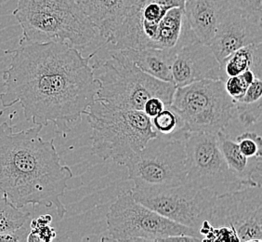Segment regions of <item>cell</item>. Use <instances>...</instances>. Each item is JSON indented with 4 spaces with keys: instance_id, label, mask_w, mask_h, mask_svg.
I'll list each match as a JSON object with an SVG mask.
<instances>
[{
    "instance_id": "6da1fadb",
    "label": "cell",
    "mask_w": 262,
    "mask_h": 242,
    "mask_svg": "<svg viewBox=\"0 0 262 242\" xmlns=\"http://www.w3.org/2000/svg\"><path fill=\"white\" fill-rule=\"evenodd\" d=\"M5 53L10 65L3 73L1 106L20 104L35 125L51 122L60 129L74 123L95 100L99 85L90 62L97 51L84 57L67 42L20 41L17 49Z\"/></svg>"
},
{
    "instance_id": "7a4b0ae2",
    "label": "cell",
    "mask_w": 262,
    "mask_h": 242,
    "mask_svg": "<svg viewBox=\"0 0 262 242\" xmlns=\"http://www.w3.org/2000/svg\"><path fill=\"white\" fill-rule=\"evenodd\" d=\"M42 129L14 131L7 122L0 124V194L19 209L54 207L61 220L67 210L61 198L73 172L61 164L54 139L40 137Z\"/></svg>"
},
{
    "instance_id": "3957f363",
    "label": "cell",
    "mask_w": 262,
    "mask_h": 242,
    "mask_svg": "<svg viewBox=\"0 0 262 242\" xmlns=\"http://www.w3.org/2000/svg\"><path fill=\"white\" fill-rule=\"evenodd\" d=\"M13 16L26 42H67L78 50L96 38V28L78 0H18Z\"/></svg>"
},
{
    "instance_id": "277c9868",
    "label": "cell",
    "mask_w": 262,
    "mask_h": 242,
    "mask_svg": "<svg viewBox=\"0 0 262 242\" xmlns=\"http://www.w3.org/2000/svg\"><path fill=\"white\" fill-rule=\"evenodd\" d=\"M84 115L91 128V152L103 160L125 166L157 136L143 111L117 108L95 98Z\"/></svg>"
},
{
    "instance_id": "5b68a950",
    "label": "cell",
    "mask_w": 262,
    "mask_h": 242,
    "mask_svg": "<svg viewBox=\"0 0 262 242\" xmlns=\"http://www.w3.org/2000/svg\"><path fill=\"white\" fill-rule=\"evenodd\" d=\"M91 67L99 85L96 99L117 108L138 111H142L151 97L160 98L167 107L171 105L175 84L148 75L120 51Z\"/></svg>"
},
{
    "instance_id": "8992f818",
    "label": "cell",
    "mask_w": 262,
    "mask_h": 242,
    "mask_svg": "<svg viewBox=\"0 0 262 242\" xmlns=\"http://www.w3.org/2000/svg\"><path fill=\"white\" fill-rule=\"evenodd\" d=\"M102 241H203L198 230L173 222L135 200L131 190L121 193L106 214Z\"/></svg>"
},
{
    "instance_id": "52a82bcc",
    "label": "cell",
    "mask_w": 262,
    "mask_h": 242,
    "mask_svg": "<svg viewBox=\"0 0 262 242\" xmlns=\"http://www.w3.org/2000/svg\"><path fill=\"white\" fill-rule=\"evenodd\" d=\"M169 107L182 118L189 133L217 134L225 131L236 115L235 103L222 80L204 79L178 87Z\"/></svg>"
},
{
    "instance_id": "ba28073f",
    "label": "cell",
    "mask_w": 262,
    "mask_h": 242,
    "mask_svg": "<svg viewBox=\"0 0 262 242\" xmlns=\"http://www.w3.org/2000/svg\"><path fill=\"white\" fill-rule=\"evenodd\" d=\"M135 200L173 222L199 230L210 221L217 194L184 182L164 187H133ZM199 232V231H198Z\"/></svg>"
},
{
    "instance_id": "9c48e42d",
    "label": "cell",
    "mask_w": 262,
    "mask_h": 242,
    "mask_svg": "<svg viewBox=\"0 0 262 242\" xmlns=\"http://www.w3.org/2000/svg\"><path fill=\"white\" fill-rule=\"evenodd\" d=\"M135 187H173L186 182L185 139L158 136L126 162Z\"/></svg>"
},
{
    "instance_id": "30bf717a",
    "label": "cell",
    "mask_w": 262,
    "mask_h": 242,
    "mask_svg": "<svg viewBox=\"0 0 262 242\" xmlns=\"http://www.w3.org/2000/svg\"><path fill=\"white\" fill-rule=\"evenodd\" d=\"M186 182L217 195L245 187L232 173L220 147L217 134L190 132L185 139Z\"/></svg>"
},
{
    "instance_id": "8fae6325",
    "label": "cell",
    "mask_w": 262,
    "mask_h": 242,
    "mask_svg": "<svg viewBox=\"0 0 262 242\" xmlns=\"http://www.w3.org/2000/svg\"><path fill=\"white\" fill-rule=\"evenodd\" d=\"M209 222L214 227H231L239 241L261 242V186L217 195Z\"/></svg>"
},
{
    "instance_id": "7c38bea8",
    "label": "cell",
    "mask_w": 262,
    "mask_h": 242,
    "mask_svg": "<svg viewBox=\"0 0 262 242\" xmlns=\"http://www.w3.org/2000/svg\"><path fill=\"white\" fill-rule=\"evenodd\" d=\"M173 7H184V0H135L106 44H112L116 50L154 48L158 26Z\"/></svg>"
},
{
    "instance_id": "4fadbf2b",
    "label": "cell",
    "mask_w": 262,
    "mask_h": 242,
    "mask_svg": "<svg viewBox=\"0 0 262 242\" xmlns=\"http://www.w3.org/2000/svg\"><path fill=\"white\" fill-rule=\"evenodd\" d=\"M262 43L261 16L254 15L228 3L217 30L207 44L221 63L243 47Z\"/></svg>"
},
{
    "instance_id": "5bb4252c",
    "label": "cell",
    "mask_w": 262,
    "mask_h": 242,
    "mask_svg": "<svg viewBox=\"0 0 262 242\" xmlns=\"http://www.w3.org/2000/svg\"><path fill=\"white\" fill-rule=\"evenodd\" d=\"M172 78L177 88L204 79L221 80V64L209 46L192 41L177 52Z\"/></svg>"
},
{
    "instance_id": "9a60e30c",
    "label": "cell",
    "mask_w": 262,
    "mask_h": 242,
    "mask_svg": "<svg viewBox=\"0 0 262 242\" xmlns=\"http://www.w3.org/2000/svg\"><path fill=\"white\" fill-rule=\"evenodd\" d=\"M85 14L107 43L121 26L135 0H78Z\"/></svg>"
},
{
    "instance_id": "2e32d148",
    "label": "cell",
    "mask_w": 262,
    "mask_h": 242,
    "mask_svg": "<svg viewBox=\"0 0 262 242\" xmlns=\"http://www.w3.org/2000/svg\"><path fill=\"white\" fill-rule=\"evenodd\" d=\"M227 0H184L187 22L198 41L207 45L217 30Z\"/></svg>"
},
{
    "instance_id": "e0dca14e",
    "label": "cell",
    "mask_w": 262,
    "mask_h": 242,
    "mask_svg": "<svg viewBox=\"0 0 262 242\" xmlns=\"http://www.w3.org/2000/svg\"><path fill=\"white\" fill-rule=\"evenodd\" d=\"M217 146L230 171L245 187L261 186L262 157H247L239 150L236 142L225 133H217Z\"/></svg>"
},
{
    "instance_id": "ac0fdd59",
    "label": "cell",
    "mask_w": 262,
    "mask_h": 242,
    "mask_svg": "<svg viewBox=\"0 0 262 242\" xmlns=\"http://www.w3.org/2000/svg\"><path fill=\"white\" fill-rule=\"evenodd\" d=\"M181 48L173 49H131L126 48L121 51L124 55L132 60L139 68L148 75L158 79L173 82L172 66L176 58L178 51Z\"/></svg>"
},
{
    "instance_id": "d6986e66",
    "label": "cell",
    "mask_w": 262,
    "mask_h": 242,
    "mask_svg": "<svg viewBox=\"0 0 262 242\" xmlns=\"http://www.w3.org/2000/svg\"><path fill=\"white\" fill-rule=\"evenodd\" d=\"M221 80L242 74L251 69L257 78H262V43H256L243 47L232 52L220 63Z\"/></svg>"
},
{
    "instance_id": "ffe728a7",
    "label": "cell",
    "mask_w": 262,
    "mask_h": 242,
    "mask_svg": "<svg viewBox=\"0 0 262 242\" xmlns=\"http://www.w3.org/2000/svg\"><path fill=\"white\" fill-rule=\"evenodd\" d=\"M151 122L158 136L186 139L189 134L182 118L170 107H166L158 115L151 117Z\"/></svg>"
},
{
    "instance_id": "44dd1931",
    "label": "cell",
    "mask_w": 262,
    "mask_h": 242,
    "mask_svg": "<svg viewBox=\"0 0 262 242\" xmlns=\"http://www.w3.org/2000/svg\"><path fill=\"white\" fill-rule=\"evenodd\" d=\"M30 212H20L11 202L0 194V234L13 232L25 227Z\"/></svg>"
},
{
    "instance_id": "7402d4cb",
    "label": "cell",
    "mask_w": 262,
    "mask_h": 242,
    "mask_svg": "<svg viewBox=\"0 0 262 242\" xmlns=\"http://www.w3.org/2000/svg\"><path fill=\"white\" fill-rule=\"evenodd\" d=\"M52 217L44 214L32 220L30 223V232L26 236V241H52L56 237L55 230L50 227Z\"/></svg>"
},
{
    "instance_id": "603a6c76",
    "label": "cell",
    "mask_w": 262,
    "mask_h": 242,
    "mask_svg": "<svg viewBox=\"0 0 262 242\" xmlns=\"http://www.w3.org/2000/svg\"><path fill=\"white\" fill-rule=\"evenodd\" d=\"M255 78H257L255 73L251 69H247L238 76L228 77L224 81V87L228 94L232 97V100L238 101L246 93L247 88Z\"/></svg>"
},
{
    "instance_id": "cb8c5ba5",
    "label": "cell",
    "mask_w": 262,
    "mask_h": 242,
    "mask_svg": "<svg viewBox=\"0 0 262 242\" xmlns=\"http://www.w3.org/2000/svg\"><path fill=\"white\" fill-rule=\"evenodd\" d=\"M235 142L243 155L247 157H262V138L256 132H244Z\"/></svg>"
},
{
    "instance_id": "d4e9b609",
    "label": "cell",
    "mask_w": 262,
    "mask_h": 242,
    "mask_svg": "<svg viewBox=\"0 0 262 242\" xmlns=\"http://www.w3.org/2000/svg\"><path fill=\"white\" fill-rule=\"evenodd\" d=\"M234 103L236 107L237 116L244 126H251L261 119L262 100L249 104H244L239 102Z\"/></svg>"
},
{
    "instance_id": "484cf974",
    "label": "cell",
    "mask_w": 262,
    "mask_h": 242,
    "mask_svg": "<svg viewBox=\"0 0 262 242\" xmlns=\"http://www.w3.org/2000/svg\"><path fill=\"white\" fill-rule=\"evenodd\" d=\"M262 96V82L259 78H255L252 83L247 88L246 93L244 94L242 98L238 101L239 103L244 104H249V103H256V102L261 101Z\"/></svg>"
},
{
    "instance_id": "4316f807",
    "label": "cell",
    "mask_w": 262,
    "mask_h": 242,
    "mask_svg": "<svg viewBox=\"0 0 262 242\" xmlns=\"http://www.w3.org/2000/svg\"><path fill=\"white\" fill-rule=\"evenodd\" d=\"M231 5L241 10L252 13L254 15L261 16L262 0H227Z\"/></svg>"
},
{
    "instance_id": "83f0119b",
    "label": "cell",
    "mask_w": 262,
    "mask_h": 242,
    "mask_svg": "<svg viewBox=\"0 0 262 242\" xmlns=\"http://www.w3.org/2000/svg\"><path fill=\"white\" fill-rule=\"evenodd\" d=\"M166 107L167 106H166L165 102L163 101L162 99L158 98V97H151L145 102L142 111L146 116L151 118V117L158 115L160 112L163 111Z\"/></svg>"
},
{
    "instance_id": "f1b7e54d",
    "label": "cell",
    "mask_w": 262,
    "mask_h": 242,
    "mask_svg": "<svg viewBox=\"0 0 262 242\" xmlns=\"http://www.w3.org/2000/svg\"><path fill=\"white\" fill-rule=\"evenodd\" d=\"M13 231V232H7L0 234V242L3 241H20V240H26V238L23 237V235H26V233H23L21 235H19L18 233L20 231Z\"/></svg>"
}]
</instances>
